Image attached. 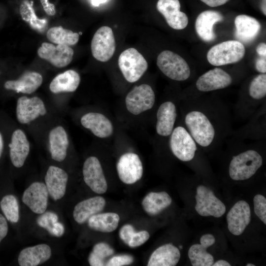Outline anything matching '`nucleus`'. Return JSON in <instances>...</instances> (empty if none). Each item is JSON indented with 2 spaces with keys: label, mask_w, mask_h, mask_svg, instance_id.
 <instances>
[{
  "label": "nucleus",
  "mask_w": 266,
  "mask_h": 266,
  "mask_svg": "<svg viewBox=\"0 0 266 266\" xmlns=\"http://www.w3.org/2000/svg\"><path fill=\"white\" fill-rule=\"evenodd\" d=\"M46 36L53 43L67 46L75 45L79 38L78 33L64 29L61 26L50 28L47 32Z\"/></svg>",
  "instance_id": "33"
},
{
  "label": "nucleus",
  "mask_w": 266,
  "mask_h": 266,
  "mask_svg": "<svg viewBox=\"0 0 266 266\" xmlns=\"http://www.w3.org/2000/svg\"><path fill=\"white\" fill-rule=\"evenodd\" d=\"M80 82L79 74L74 70H67L54 77L49 85V89L55 94L73 92L77 89Z\"/></svg>",
  "instance_id": "30"
},
{
  "label": "nucleus",
  "mask_w": 266,
  "mask_h": 266,
  "mask_svg": "<svg viewBox=\"0 0 266 266\" xmlns=\"http://www.w3.org/2000/svg\"><path fill=\"white\" fill-rule=\"evenodd\" d=\"M265 140L246 144L230 161L228 172L230 178L234 181L247 180L253 176L263 164V157L259 149Z\"/></svg>",
  "instance_id": "2"
},
{
  "label": "nucleus",
  "mask_w": 266,
  "mask_h": 266,
  "mask_svg": "<svg viewBox=\"0 0 266 266\" xmlns=\"http://www.w3.org/2000/svg\"><path fill=\"white\" fill-rule=\"evenodd\" d=\"M118 65L124 78L130 83L138 80L148 68L144 57L133 48H128L121 53Z\"/></svg>",
  "instance_id": "6"
},
{
  "label": "nucleus",
  "mask_w": 266,
  "mask_h": 266,
  "mask_svg": "<svg viewBox=\"0 0 266 266\" xmlns=\"http://www.w3.org/2000/svg\"><path fill=\"white\" fill-rule=\"evenodd\" d=\"M2 148H3V139H2V135L0 133V158L1 155Z\"/></svg>",
  "instance_id": "49"
},
{
  "label": "nucleus",
  "mask_w": 266,
  "mask_h": 266,
  "mask_svg": "<svg viewBox=\"0 0 266 266\" xmlns=\"http://www.w3.org/2000/svg\"><path fill=\"white\" fill-rule=\"evenodd\" d=\"M184 104L183 124L201 150L222 145L233 133L229 108L221 102L189 99Z\"/></svg>",
  "instance_id": "1"
},
{
  "label": "nucleus",
  "mask_w": 266,
  "mask_h": 266,
  "mask_svg": "<svg viewBox=\"0 0 266 266\" xmlns=\"http://www.w3.org/2000/svg\"><path fill=\"white\" fill-rule=\"evenodd\" d=\"M52 250L46 244H39L24 248L20 252L18 262L20 266H36L47 261Z\"/></svg>",
  "instance_id": "26"
},
{
  "label": "nucleus",
  "mask_w": 266,
  "mask_h": 266,
  "mask_svg": "<svg viewBox=\"0 0 266 266\" xmlns=\"http://www.w3.org/2000/svg\"><path fill=\"white\" fill-rule=\"evenodd\" d=\"M58 220V216L56 213L48 211L41 214L37 219V223L39 226L46 229L51 234Z\"/></svg>",
  "instance_id": "37"
},
{
  "label": "nucleus",
  "mask_w": 266,
  "mask_h": 266,
  "mask_svg": "<svg viewBox=\"0 0 266 266\" xmlns=\"http://www.w3.org/2000/svg\"><path fill=\"white\" fill-rule=\"evenodd\" d=\"M42 81L43 78L40 73L35 71H27L18 79L6 81L4 87L6 89L17 93L30 94L37 90Z\"/></svg>",
  "instance_id": "27"
},
{
  "label": "nucleus",
  "mask_w": 266,
  "mask_h": 266,
  "mask_svg": "<svg viewBox=\"0 0 266 266\" xmlns=\"http://www.w3.org/2000/svg\"><path fill=\"white\" fill-rule=\"evenodd\" d=\"M181 257L179 249L172 244H164L151 255L148 266H175Z\"/></svg>",
  "instance_id": "29"
},
{
  "label": "nucleus",
  "mask_w": 266,
  "mask_h": 266,
  "mask_svg": "<svg viewBox=\"0 0 266 266\" xmlns=\"http://www.w3.org/2000/svg\"><path fill=\"white\" fill-rule=\"evenodd\" d=\"M155 102L154 92L150 85L146 84L134 87L125 99L127 110L136 115L151 109Z\"/></svg>",
  "instance_id": "8"
},
{
  "label": "nucleus",
  "mask_w": 266,
  "mask_h": 266,
  "mask_svg": "<svg viewBox=\"0 0 266 266\" xmlns=\"http://www.w3.org/2000/svg\"><path fill=\"white\" fill-rule=\"evenodd\" d=\"M91 51L97 60L105 62L113 56L116 49V43L111 28L102 26L96 31L91 42Z\"/></svg>",
  "instance_id": "9"
},
{
  "label": "nucleus",
  "mask_w": 266,
  "mask_h": 266,
  "mask_svg": "<svg viewBox=\"0 0 266 266\" xmlns=\"http://www.w3.org/2000/svg\"><path fill=\"white\" fill-rule=\"evenodd\" d=\"M222 14L214 10H205L197 17L195 29L199 36L205 42H210L216 38L213 31L214 25L223 20Z\"/></svg>",
  "instance_id": "22"
},
{
  "label": "nucleus",
  "mask_w": 266,
  "mask_h": 266,
  "mask_svg": "<svg viewBox=\"0 0 266 266\" xmlns=\"http://www.w3.org/2000/svg\"><path fill=\"white\" fill-rule=\"evenodd\" d=\"M157 8L172 29L182 30L188 25V18L185 13L180 11L179 0H158Z\"/></svg>",
  "instance_id": "17"
},
{
  "label": "nucleus",
  "mask_w": 266,
  "mask_h": 266,
  "mask_svg": "<svg viewBox=\"0 0 266 266\" xmlns=\"http://www.w3.org/2000/svg\"><path fill=\"white\" fill-rule=\"evenodd\" d=\"M119 220L120 217L118 214L106 212L95 214L87 221L90 229L102 233H110L117 229Z\"/></svg>",
  "instance_id": "32"
},
{
  "label": "nucleus",
  "mask_w": 266,
  "mask_h": 266,
  "mask_svg": "<svg viewBox=\"0 0 266 266\" xmlns=\"http://www.w3.org/2000/svg\"><path fill=\"white\" fill-rule=\"evenodd\" d=\"M213 266H231V264L227 261L223 260H218L212 264Z\"/></svg>",
  "instance_id": "46"
},
{
  "label": "nucleus",
  "mask_w": 266,
  "mask_h": 266,
  "mask_svg": "<svg viewBox=\"0 0 266 266\" xmlns=\"http://www.w3.org/2000/svg\"><path fill=\"white\" fill-rule=\"evenodd\" d=\"M118 176L126 184H133L140 180L143 174V166L139 156L127 153L119 158L116 166Z\"/></svg>",
  "instance_id": "11"
},
{
  "label": "nucleus",
  "mask_w": 266,
  "mask_h": 266,
  "mask_svg": "<svg viewBox=\"0 0 266 266\" xmlns=\"http://www.w3.org/2000/svg\"><path fill=\"white\" fill-rule=\"evenodd\" d=\"M149 237V233L146 231L136 232L134 230L129 236L126 244L130 247L135 248L143 244Z\"/></svg>",
  "instance_id": "39"
},
{
  "label": "nucleus",
  "mask_w": 266,
  "mask_h": 266,
  "mask_svg": "<svg viewBox=\"0 0 266 266\" xmlns=\"http://www.w3.org/2000/svg\"><path fill=\"white\" fill-rule=\"evenodd\" d=\"M0 207L6 219L11 223L18 222L19 208L16 197L12 195L4 196L0 202Z\"/></svg>",
  "instance_id": "36"
},
{
  "label": "nucleus",
  "mask_w": 266,
  "mask_h": 266,
  "mask_svg": "<svg viewBox=\"0 0 266 266\" xmlns=\"http://www.w3.org/2000/svg\"><path fill=\"white\" fill-rule=\"evenodd\" d=\"M68 176L62 168L49 166L45 176V182L49 195L54 200L61 199L65 195Z\"/></svg>",
  "instance_id": "19"
},
{
  "label": "nucleus",
  "mask_w": 266,
  "mask_h": 266,
  "mask_svg": "<svg viewBox=\"0 0 266 266\" xmlns=\"http://www.w3.org/2000/svg\"><path fill=\"white\" fill-rule=\"evenodd\" d=\"M48 196L45 184L34 182L24 191L22 200L32 211L41 214L45 212L47 207Z\"/></svg>",
  "instance_id": "15"
},
{
  "label": "nucleus",
  "mask_w": 266,
  "mask_h": 266,
  "mask_svg": "<svg viewBox=\"0 0 266 266\" xmlns=\"http://www.w3.org/2000/svg\"><path fill=\"white\" fill-rule=\"evenodd\" d=\"M82 173L86 185L95 193L102 194L107 190V183L99 159L88 157L84 162Z\"/></svg>",
  "instance_id": "12"
},
{
  "label": "nucleus",
  "mask_w": 266,
  "mask_h": 266,
  "mask_svg": "<svg viewBox=\"0 0 266 266\" xmlns=\"http://www.w3.org/2000/svg\"><path fill=\"white\" fill-rule=\"evenodd\" d=\"M215 242L214 236L209 233L202 235L200 244L192 245L188 251V257L193 266H211L214 263L213 256L207 252V248Z\"/></svg>",
  "instance_id": "21"
},
{
  "label": "nucleus",
  "mask_w": 266,
  "mask_h": 266,
  "mask_svg": "<svg viewBox=\"0 0 266 266\" xmlns=\"http://www.w3.org/2000/svg\"><path fill=\"white\" fill-rule=\"evenodd\" d=\"M254 209L255 214L266 224V199L260 194L255 196L253 199Z\"/></svg>",
  "instance_id": "38"
},
{
  "label": "nucleus",
  "mask_w": 266,
  "mask_h": 266,
  "mask_svg": "<svg viewBox=\"0 0 266 266\" xmlns=\"http://www.w3.org/2000/svg\"><path fill=\"white\" fill-rule=\"evenodd\" d=\"M156 130L162 137L171 134L177 118V109L172 101H164L159 106L156 114Z\"/></svg>",
  "instance_id": "18"
},
{
  "label": "nucleus",
  "mask_w": 266,
  "mask_h": 266,
  "mask_svg": "<svg viewBox=\"0 0 266 266\" xmlns=\"http://www.w3.org/2000/svg\"><path fill=\"white\" fill-rule=\"evenodd\" d=\"M8 227L5 217L0 214V243L8 233Z\"/></svg>",
  "instance_id": "41"
},
{
  "label": "nucleus",
  "mask_w": 266,
  "mask_h": 266,
  "mask_svg": "<svg viewBox=\"0 0 266 266\" xmlns=\"http://www.w3.org/2000/svg\"><path fill=\"white\" fill-rule=\"evenodd\" d=\"M266 0H262L261 2V9L263 14L266 15Z\"/></svg>",
  "instance_id": "48"
},
{
  "label": "nucleus",
  "mask_w": 266,
  "mask_h": 266,
  "mask_svg": "<svg viewBox=\"0 0 266 266\" xmlns=\"http://www.w3.org/2000/svg\"><path fill=\"white\" fill-rule=\"evenodd\" d=\"M196 191L195 208L199 215L203 217L219 218L225 214V205L210 189L200 185L198 186Z\"/></svg>",
  "instance_id": "7"
},
{
  "label": "nucleus",
  "mask_w": 266,
  "mask_h": 266,
  "mask_svg": "<svg viewBox=\"0 0 266 266\" xmlns=\"http://www.w3.org/2000/svg\"><path fill=\"white\" fill-rule=\"evenodd\" d=\"M133 262L132 256L127 254L116 255L111 257L105 264L107 266H123L131 265Z\"/></svg>",
  "instance_id": "40"
},
{
  "label": "nucleus",
  "mask_w": 266,
  "mask_h": 266,
  "mask_svg": "<svg viewBox=\"0 0 266 266\" xmlns=\"http://www.w3.org/2000/svg\"><path fill=\"white\" fill-rule=\"evenodd\" d=\"M255 265H253L252 264H247L246 265V266H255Z\"/></svg>",
  "instance_id": "50"
},
{
  "label": "nucleus",
  "mask_w": 266,
  "mask_h": 266,
  "mask_svg": "<svg viewBox=\"0 0 266 266\" xmlns=\"http://www.w3.org/2000/svg\"><path fill=\"white\" fill-rule=\"evenodd\" d=\"M168 143L172 154L184 162L193 161L201 150L183 124L174 128Z\"/></svg>",
  "instance_id": "3"
},
{
  "label": "nucleus",
  "mask_w": 266,
  "mask_h": 266,
  "mask_svg": "<svg viewBox=\"0 0 266 266\" xmlns=\"http://www.w3.org/2000/svg\"><path fill=\"white\" fill-rule=\"evenodd\" d=\"M79 34H82V33L80 32V33H79Z\"/></svg>",
  "instance_id": "52"
},
{
  "label": "nucleus",
  "mask_w": 266,
  "mask_h": 266,
  "mask_svg": "<svg viewBox=\"0 0 266 266\" xmlns=\"http://www.w3.org/2000/svg\"><path fill=\"white\" fill-rule=\"evenodd\" d=\"M37 54L57 67H63L69 64L72 60L73 50L65 45L54 44L43 42L38 49Z\"/></svg>",
  "instance_id": "14"
},
{
  "label": "nucleus",
  "mask_w": 266,
  "mask_h": 266,
  "mask_svg": "<svg viewBox=\"0 0 266 266\" xmlns=\"http://www.w3.org/2000/svg\"><path fill=\"white\" fill-rule=\"evenodd\" d=\"M210 7H216L225 4L230 0H200Z\"/></svg>",
  "instance_id": "44"
},
{
  "label": "nucleus",
  "mask_w": 266,
  "mask_h": 266,
  "mask_svg": "<svg viewBox=\"0 0 266 266\" xmlns=\"http://www.w3.org/2000/svg\"><path fill=\"white\" fill-rule=\"evenodd\" d=\"M9 147L12 165L16 167H21L24 165L30 150V142L22 130L16 129L13 132Z\"/></svg>",
  "instance_id": "20"
},
{
  "label": "nucleus",
  "mask_w": 266,
  "mask_h": 266,
  "mask_svg": "<svg viewBox=\"0 0 266 266\" xmlns=\"http://www.w3.org/2000/svg\"><path fill=\"white\" fill-rule=\"evenodd\" d=\"M16 118L22 124H27L47 113L45 105L43 100L37 97L28 98L20 97L16 104Z\"/></svg>",
  "instance_id": "13"
},
{
  "label": "nucleus",
  "mask_w": 266,
  "mask_h": 266,
  "mask_svg": "<svg viewBox=\"0 0 266 266\" xmlns=\"http://www.w3.org/2000/svg\"><path fill=\"white\" fill-rule=\"evenodd\" d=\"M92 4L95 6H98L100 4L103 3L107 0H91Z\"/></svg>",
  "instance_id": "47"
},
{
  "label": "nucleus",
  "mask_w": 266,
  "mask_h": 266,
  "mask_svg": "<svg viewBox=\"0 0 266 266\" xmlns=\"http://www.w3.org/2000/svg\"><path fill=\"white\" fill-rule=\"evenodd\" d=\"M20 13L22 19L28 23L33 30L42 33L47 28V20L45 18L39 19L36 16L33 8V1L24 0L20 5Z\"/></svg>",
  "instance_id": "34"
},
{
  "label": "nucleus",
  "mask_w": 266,
  "mask_h": 266,
  "mask_svg": "<svg viewBox=\"0 0 266 266\" xmlns=\"http://www.w3.org/2000/svg\"><path fill=\"white\" fill-rule=\"evenodd\" d=\"M251 209L244 200L235 203L227 215L228 228L233 234H241L251 221Z\"/></svg>",
  "instance_id": "16"
},
{
  "label": "nucleus",
  "mask_w": 266,
  "mask_h": 266,
  "mask_svg": "<svg viewBox=\"0 0 266 266\" xmlns=\"http://www.w3.org/2000/svg\"><path fill=\"white\" fill-rule=\"evenodd\" d=\"M82 125L89 129L96 136L104 138L113 133V127L110 121L104 115L89 112L83 115L80 119Z\"/></svg>",
  "instance_id": "23"
},
{
  "label": "nucleus",
  "mask_w": 266,
  "mask_h": 266,
  "mask_svg": "<svg viewBox=\"0 0 266 266\" xmlns=\"http://www.w3.org/2000/svg\"><path fill=\"white\" fill-rule=\"evenodd\" d=\"M172 202L171 198L166 192H150L142 201L145 211L151 215H156L169 206Z\"/></svg>",
  "instance_id": "31"
},
{
  "label": "nucleus",
  "mask_w": 266,
  "mask_h": 266,
  "mask_svg": "<svg viewBox=\"0 0 266 266\" xmlns=\"http://www.w3.org/2000/svg\"><path fill=\"white\" fill-rule=\"evenodd\" d=\"M255 68L257 71L261 73L266 72V57L261 56L258 58L255 62Z\"/></svg>",
  "instance_id": "42"
},
{
  "label": "nucleus",
  "mask_w": 266,
  "mask_h": 266,
  "mask_svg": "<svg viewBox=\"0 0 266 266\" xmlns=\"http://www.w3.org/2000/svg\"><path fill=\"white\" fill-rule=\"evenodd\" d=\"M105 204V199L100 196L83 200L75 206L73 211V218L77 223L83 224L90 217L101 211Z\"/></svg>",
  "instance_id": "28"
},
{
  "label": "nucleus",
  "mask_w": 266,
  "mask_h": 266,
  "mask_svg": "<svg viewBox=\"0 0 266 266\" xmlns=\"http://www.w3.org/2000/svg\"><path fill=\"white\" fill-rule=\"evenodd\" d=\"M257 53L261 56H266V44L261 42L257 45L256 49Z\"/></svg>",
  "instance_id": "45"
},
{
  "label": "nucleus",
  "mask_w": 266,
  "mask_h": 266,
  "mask_svg": "<svg viewBox=\"0 0 266 266\" xmlns=\"http://www.w3.org/2000/svg\"><path fill=\"white\" fill-rule=\"evenodd\" d=\"M179 248H180V249H182V246L180 245V246H179Z\"/></svg>",
  "instance_id": "51"
},
{
  "label": "nucleus",
  "mask_w": 266,
  "mask_h": 266,
  "mask_svg": "<svg viewBox=\"0 0 266 266\" xmlns=\"http://www.w3.org/2000/svg\"><path fill=\"white\" fill-rule=\"evenodd\" d=\"M41 5L44 10L47 14L53 16L56 13V9L54 5L49 2L48 0H40Z\"/></svg>",
  "instance_id": "43"
},
{
  "label": "nucleus",
  "mask_w": 266,
  "mask_h": 266,
  "mask_svg": "<svg viewBox=\"0 0 266 266\" xmlns=\"http://www.w3.org/2000/svg\"><path fill=\"white\" fill-rule=\"evenodd\" d=\"M49 151L52 159L57 162H62L66 158L69 146L67 133L63 127H54L48 135Z\"/></svg>",
  "instance_id": "24"
},
{
  "label": "nucleus",
  "mask_w": 266,
  "mask_h": 266,
  "mask_svg": "<svg viewBox=\"0 0 266 266\" xmlns=\"http://www.w3.org/2000/svg\"><path fill=\"white\" fill-rule=\"evenodd\" d=\"M245 53L244 46L238 40H227L212 46L208 51V62L214 66H221L239 62Z\"/></svg>",
  "instance_id": "4"
},
{
  "label": "nucleus",
  "mask_w": 266,
  "mask_h": 266,
  "mask_svg": "<svg viewBox=\"0 0 266 266\" xmlns=\"http://www.w3.org/2000/svg\"><path fill=\"white\" fill-rule=\"evenodd\" d=\"M157 65L166 76L175 81H185L191 75L190 68L186 61L169 50L163 51L158 55Z\"/></svg>",
  "instance_id": "5"
},
{
  "label": "nucleus",
  "mask_w": 266,
  "mask_h": 266,
  "mask_svg": "<svg viewBox=\"0 0 266 266\" xmlns=\"http://www.w3.org/2000/svg\"><path fill=\"white\" fill-rule=\"evenodd\" d=\"M233 82L230 74L221 68L216 67L201 75L196 80L195 87L198 92L207 93L226 88Z\"/></svg>",
  "instance_id": "10"
},
{
  "label": "nucleus",
  "mask_w": 266,
  "mask_h": 266,
  "mask_svg": "<svg viewBox=\"0 0 266 266\" xmlns=\"http://www.w3.org/2000/svg\"><path fill=\"white\" fill-rule=\"evenodd\" d=\"M114 252L113 249L107 243H97L94 246L89 256V263L91 266H105L104 260L111 256Z\"/></svg>",
  "instance_id": "35"
},
{
  "label": "nucleus",
  "mask_w": 266,
  "mask_h": 266,
  "mask_svg": "<svg viewBox=\"0 0 266 266\" xmlns=\"http://www.w3.org/2000/svg\"><path fill=\"white\" fill-rule=\"evenodd\" d=\"M235 35L241 43H248L253 41L259 33L261 25L255 18L240 14L234 20Z\"/></svg>",
  "instance_id": "25"
}]
</instances>
